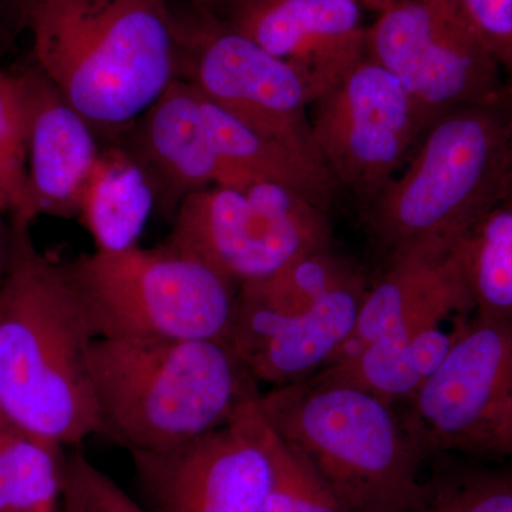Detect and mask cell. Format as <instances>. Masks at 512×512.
I'll use <instances>...</instances> for the list:
<instances>
[{"instance_id": "obj_1", "label": "cell", "mask_w": 512, "mask_h": 512, "mask_svg": "<svg viewBox=\"0 0 512 512\" xmlns=\"http://www.w3.org/2000/svg\"><path fill=\"white\" fill-rule=\"evenodd\" d=\"M67 265L50 258L32 222L10 218L0 279V407L60 447L97 433L90 353L96 340Z\"/></svg>"}, {"instance_id": "obj_2", "label": "cell", "mask_w": 512, "mask_h": 512, "mask_svg": "<svg viewBox=\"0 0 512 512\" xmlns=\"http://www.w3.org/2000/svg\"><path fill=\"white\" fill-rule=\"evenodd\" d=\"M33 59L99 138L114 143L178 77L170 0H30Z\"/></svg>"}, {"instance_id": "obj_3", "label": "cell", "mask_w": 512, "mask_h": 512, "mask_svg": "<svg viewBox=\"0 0 512 512\" xmlns=\"http://www.w3.org/2000/svg\"><path fill=\"white\" fill-rule=\"evenodd\" d=\"M97 433L128 453H160L221 429L261 396L227 342L94 340Z\"/></svg>"}, {"instance_id": "obj_4", "label": "cell", "mask_w": 512, "mask_h": 512, "mask_svg": "<svg viewBox=\"0 0 512 512\" xmlns=\"http://www.w3.org/2000/svg\"><path fill=\"white\" fill-rule=\"evenodd\" d=\"M259 407L346 512H404L419 495L426 454L403 416L373 394L311 376L269 387Z\"/></svg>"}, {"instance_id": "obj_5", "label": "cell", "mask_w": 512, "mask_h": 512, "mask_svg": "<svg viewBox=\"0 0 512 512\" xmlns=\"http://www.w3.org/2000/svg\"><path fill=\"white\" fill-rule=\"evenodd\" d=\"M512 168L504 96L440 114L399 174L365 208L387 255L434 238H461L503 200Z\"/></svg>"}, {"instance_id": "obj_6", "label": "cell", "mask_w": 512, "mask_h": 512, "mask_svg": "<svg viewBox=\"0 0 512 512\" xmlns=\"http://www.w3.org/2000/svg\"><path fill=\"white\" fill-rule=\"evenodd\" d=\"M66 265L96 338L228 343L239 288L195 256L163 242Z\"/></svg>"}, {"instance_id": "obj_7", "label": "cell", "mask_w": 512, "mask_h": 512, "mask_svg": "<svg viewBox=\"0 0 512 512\" xmlns=\"http://www.w3.org/2000/svg\"><path fill=\"white\" fill-rule=\"evenodd\" d=\"M165 244L201 259L235 285L261 281L330 248L329 211L286 185L255 181L192 192Z\"/></svg>"}, {"instance_id": "obj_8", "label": "cell", "mask_w": 512, "mask_h": 512, "mask_svg": "<svg viewBox=\"0 0 512 512\" xmlns=\"http://www.w3.org/2000/svg\"><path fill=\"white\" fill-rule=\"evenodd\" d=\"M188 8L184 15L171 8L177 79L261 136L319 157L311 131V107L318 94L308 79L211 10Z\"/></svg>"}, {"instance_id": "obj_9", "label": "cell", "mask_w": 512, "mask_h": 512, "mask_svg": "<svg viewBox=\"0 0 512 512\" xmlns=\"http://www.w3.org/2000/svg\"><path fill=\"white\" fill-rule=\"evenodd\" d=\"M436 114L365 56L311 107L316 153L363 208L399 174Z\"/></svg>"}, {"instance_id": "obj_10", "label": "cell", "mask_w": 512, "mask_h": 512, "mask_svg": "<svg viewBox=\"0 0 512 512\" xmlns=\"http://www.w3.org/2000/svg\"><path fill=\"white\" fill-rule=\"evenodd\" d=\"M366 56L436 116L500 100L507 87L457 0H394L367 25Z\"/></svg>"}, {"instance_id": "obj_11", "label": "cell", "mask_w": 512, "mask_h": 512, "mask_svg": "<svg viewBox=\"0 0 512 512\" xmlns=\"http://www.w3.org/2000/svg\"><path fill=\"white\" fill-rule=\"evenodd\" d=\"M130 456L150 512H265L271 458L259 399L183 446Z\"/></svg>"}, {"instance_id": "obj_12", "label": "cell", "mask_w": 512, "mask_h": 512, "mask_svg": "<svg viewBox=\"0 0 512 512\" xmlns=\"http://www.w3.org/2000/svg\"><path fill=\"white\" fill-rule=\"evenodd\" d=\"M511 397L512 319L473 315L403 420L426 456L466 453Z\"/></svg>"}, {"instance_id": "obj_13", "label": "cell", "mask_w": 512, "mask_h": 512, "mask_svg": "<svg viewBox=\"0 0 512 512\" xmlns=\"http://www.w3.org/2000/svg\"><path fill=\"white\" fill-rule=\"evenodd\" d=\"M363 12L357 0H225L214 13L295 67L319 97L366 56Z\"/></svg>"}, {"instance_id": "obj_14", "label": "cell", "mask_w": 512, "mask_h": 512, "mask_svg": "<svg viewBox=\"0 0 512 512\" xmlns=\"http://www.w3.org/2000/svg\"><path fill=\"white\" fill-rule=\"evenodd\" d=\"M464 237L427 239L389 254L383 274L367 285L355 329L333 362L386 336L474 313L464 272Z\"/></svg>"}, {"instance_id": "obj_15", "label": "cell", "mask_w": 512, "mask_h": 512, "mask_svg": "<svg viewBox=\"0 0 512 512\" xmlns=\"http://www.w3.org/2000/svg\"><path fill=\"white\" fill-rule=\"evenodd\" d=\"M366 289L357 272L311 309L291 316L248 311L237 301L228 345L259 384L301 382L338 357L355 329Z\"/></svg>"}, {"instance_id": "obj_16", "label": "cell", "mask_w": 512, "mask_h": 512, "mask_svg": "<svg viewBox=\"0 0 512 512\" xmlns=\"http://www.w3.org/2000/svg\"><path fill=\"white\" fill-rule=\"evenodd\" d=\"M26 114L25 207L16 218H77L99 136L35 63L18 73ZM15 218V217H12Z\"/></svg>"}, {"instance_id": "obj_17", "label": "cell", "mask_w": 512, "mask_h": 512, "mask_svg": "<svg viewBox=\"0 0 512 512\" xmlns=\"http://www.w3.org/2000/svg\"><path fill=\"white\" fill-rule=\"evenodd\" d=\"M146 171L157 205L174 217L184 198L212 185L229 187L212 146L200 93L177 79L116 141Z\"/></svg>"}, {"instance_id": "obj_18", "label": "cell", "mask_w": 512, "mask_h": 512, "mask_svg": "<svg viewBox=\"0 0 512 512\" xmlns=\"http://www.w3.org/2000/svg\"><path fill=\"white\" fill-rule=\"evenodd\" d=\"M201 96V94H200ZM205 121L229 187L271 181L301 192L329 211L339 190L319 157L261 136L201 96Z\"/></svg>"}, {"instance_id": "obj_19", "label": "cell", "mask_w": 512, "mask_h": 512, "mask_svg": "<svg viewBox=\"0 0 512 512\" xmlns=\"http://www.w3.org/2000/svg\"><path fill=\"white\" fill-rule=\"evenodd\" d=\"M468 318L451 328L439 323L376 340L355 355L330 363L315 376L365 390L390 406L407 404L436 372Z\"/></svg>"}, {"instance_id": "obj_20", "label": "cell", "mask_w": 512, "mask_h": 512, "mask_svg": "<svg viewBox=\"0 0 512 512\" xmlns=\"http://www.w3.org/2000/svg\"><path fill=\"white\" fill-rule=\"evenodd\" d=\"M154 205L153 183L136 158L120 144L101 147L77 215L97 251L137 247Z\"/></svg>"}, {"instance_id": "obj_21", "label": "cell", "mask_w": 512, "mask_h": 512, "mask_svg": "<svg viewBox=\"0 0 512 512\" xmlns=\"http://www.w3.org/2000/svg\"><path fill=\"white\" fill-rule=\"evenodd\" d=\"M63 447L16 423L0 407V512H57Z\"/></svg>"}, {"instance_id": "obj_22", "label": "cell", "mask_w": 512, "mask_h": 512, "mask_svg": "<svg viewBox=\"0 0 512 512\" xmlns=\"http://www.w3.org/2000/svg\"><path fill=\"white\" fill-rule=\"evenodd\" d=\"M474 315L512 319V205L498 201L461 242Z\"/></svg>"}, {"instance_id": "obj_23", "label": "cell", "mask_w": 512, "mask_h": 512, "mask_svg": "<svg viewBox=\"0 0 512 512\" xmlns=\"http://www.w3.org/2000/svg\"><path fill=\"white\" fill-rule=\"evenodd\" d=\"M265 440L271 458L265 512H346L311 463L289 446L266 419Z\"/></svg>"}, {"instance_id": "obj_24", "label": "cell", "mask_w": 512, "mask_h": 512, "mask_svg": "<svg viewBox=\"0 0 512 512\" xmlns=\"http://www.w3.org/2000/svg\"><path fill=\"white\" fill-rule=\"evenodd\" d=\"M404 512H512V468L460 471L423 481Z\"/></svg>"}, {"instance_id": "obj_25", "label": "cell", "mask_w": 512, "mask_h": 512, "mask_svg": "<svg viewBox=\"0 0 512 512\" xmlns=\"http://www.w3.org/2000/svg\"><path fill=\"white\" fill-rule=\"evenodd\" d=\"M26 114L18 73L0 70V218L18 217L25 207Z\"/></svg>"}, {"instance_id": "obj_26", "label": "cell", "mask_w": 512, "mask_h": 512, "mask_svg": "<svg viewBox=\"0 0 512 512\" xmlns=\"http://www.w3.org/2000/svg\"><path fill=\"white\" fill-rule=\"evenodd\" d=\"M494 59L512 76V0H457Z\"/></svg>"}, {"instance_id": "obj_27", "label": "cell", "mask_w": 512, "mask_h": 512, "mask_svg": "<svg viewBox=\"0 0 512 512\" xmlns=\"http://www.w3.org/2000/svg\"><path fill=\"white\" fill-rule=\"evenodd\" d=\"M64 476L80 488L97 512H150L83 453L64 458Z\"/></svg>"}, {"instance_id": "obj_28", "label": "cell", "mask_w": 512, "mask_h": 512, "mask_svg": "<svg viewBox=\"0 0 512 512\" xmlns=\"http://www.w3.org/2000/svg\"><path fill=\"white\" fill-rule=\"evenodd\" d=\"M466 453L491 457L512 454V397L481 430Z\"/></svg>"}, {"instance_id": "obj_29", "label": "cell", "mask_w": 512, "mask_h": 512, "mask_svg": "<svg viewBox=\"0 0 512 512\" xmlns=\"http://www.w3.org/2000/svg\"><path fill=\"white\" fill-rule=\"evenodd\" d=\"M57 512H97L96 508L90 504L86 495L80 491L73 481L64 476L63 473V488L62 495H60L59 510Z\"/></svg>"}, {"instance_id": "obj_30", "label": "cell", "mask_w": 512, "mask_h": 512, "mask_svg": "<svg viewBox=\"0 0 512 512\" xmlns=\"http://www.w3.org/2000/svg\"><path fill=\"white\" fill-rule=\"evenodd\" d=\"M2 220L3 218H0V279H2L3 269H5L6 256H8L9 245V227L3 229Z\"/></svg>"}, {"instance_id": "obj_31", "label": "cell", "mask_w": 512, "mask_h": 512, "mask_svg": "<svg viewBox=\"0 0 512 512\" xmlns=\"http://www.w3.org/2000/svg\"><path fill=\"white\" fill-rule=\"evenodd\" d=\"M357 2L362 5V8L365 9L366 12H373L377 15V13L383 12L384 9L389 8L394 0H357Z\"/></svg>"}, {"instance_id": "obj_32", "label": "cell", "mask_w": 512, "mask_h": 512, "mask_svg": "<svg viewBox=\"0 0 512 512\" xmlns=\"http://www.w3.org/2000/svg\"><path fill=\"white\" fill-rule=\"evenodd\" d=\"M188 5L194 6V8L211 10L215 12L225 0H184Z\"/></svg>"}, {"instance_id": "obj_33", "label": "cell", "mask_w": 512, "mask_h": 512, "mask_svg": "<svg viewBox=\"0 0 512 512\" xmlns=\"http://www.w3.org/2000/svg\"><path fill=\"white\" fill-rule=\"evenodd\" d=\"M504 101L507 104L512 119V76L508 77L507 87H505Z\"/></svg>"}, {"instance_id": "obj_34", "label": "cell", "mask_w": 512, "mask_h": 512, "mask_svg": "<svg viewBox=\"0 0 512 512\" xmlns=\"http://www.w3.org/2000/svg\"><path fill=\"white\" fill-rule=\"evenodd\" d=\"M503 200L512 205V168L510 175H508L507 184H505Z\"/></svg>"}, {"instance_id": "obj_35", "label": "cell", "mask_w": 512, "mask_h": 512, "mask_svg": "<svg viewBox=\"0 0 512 512\" xmlns=\"http://www.w3.org/2000/svg\"><path fill=\"white\" fill-rule=\"evenodd\" d=\"M30 2V0H20V3H22V5H25V3H28Z\"/></svg>"}]
</instances>
